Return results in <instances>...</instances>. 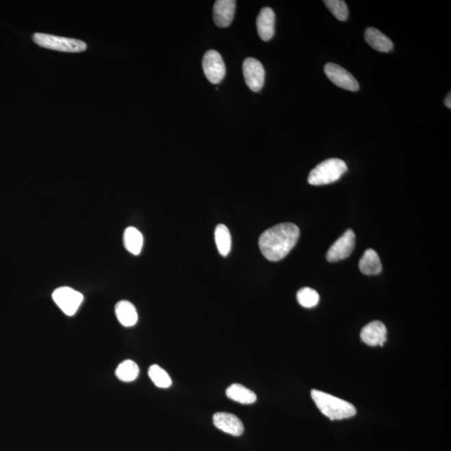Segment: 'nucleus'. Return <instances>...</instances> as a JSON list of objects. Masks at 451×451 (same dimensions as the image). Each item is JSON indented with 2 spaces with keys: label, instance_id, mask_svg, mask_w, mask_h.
<instances>
[{
  "label": "nucleus",
  "instance_id": "22",
  "mask_svg": "<svg viewBox=\"0 0 451 451\" xmlns=\"http://www.w3.org/2000/svg\"><path fill=\"white\" fill-rule=\"evenodd\" d=\"M297 299L299 305L305 308H313L320 302V295L310 287H303L298 292Z\"/></svg>",
  "mask_w": 451,
  "mask_h": 451
},
{
  "label": "nucleus",
  "instance_id": "17",
  "mask_svg": "<svg viewBox=\"0 0 451 451\" xmlns=\"http://www.w3.org/2000/svg\"><path fill=\"white\" fill-rule=\"evenodd\" d=\"M226 395L230 400L242 404H252L257 400L255 393L240 384L230 385L227 389Z\"/></svg>",
  "mask_w": 451,
  "mask_h": 451
},
{
  "label": "nucleus",
  "instance_id": "21",
  "mask_svg": "<svg viewBox=\"0 0 451 451\" xmlns=\"http://www.w3.org/2000/svg\"><path fill=\"white\" fill-rule=\"evenodd\" d=\"M149 377L158 388H169L172 384V378L168 372L159 365H153L149 368Z\"/></svg>",
  "mask_w": 451,
  "mask_h": 451
},
{
  "label": "nucleus",
  "instance_id": "5",
  "mask_svg": "<svg viewBox=\"0 0 451 451\" xmlns=\"http://www.w3.org/2000/svg\"><path fill=\"white\" fill-rule=\"evenodd\" d=\"M52 298L57 306L68 316H73L84 300V297L79 292L70 287H60L55 289Z\"/></svg>",
  "mask_w": 451,
  "mask_h": 451
},
{
  "label": "nucleus",
  "instance_id": "10",
  "mask_svg": "<svg viewBox=\"0 0 451 451\" xmlns=\"http://www.w3.org/2000/svg\"><path fill=\"white\" fill-rule=\"evenodd\" d=\"M214 424L218 430L233 437H240L244 432V424L241 420L230 413H216L214 416Z\"/></svg>",
  "mask_w": 451,
  "mask_h": 451
},
{
  "label": "nucleus",
  "instance_id": "20",
  "mask_svg": "<svg viewBox=\"0 0 451 451\" xmlns=\"http://www.w3.org/2000/svg\"><path fill=\"white\" fill-rule=\"evenodd\" d=\"M140 373L139 367L132 360H125L120 363L116 370V377L123 382H132L138 378Z\"/></svg>",
  "mask_w": 451,
  "mask_h": 451
},
{
  "label": "nucleus",
  "instance_id": "6",
  "mask_svg": "<svg viewBox=\"0 0 451 451\" xmlns=\"http://www.w3.org/2000/svg\"><path fill=\"white\" fill-rule=\"evenodd\" d=\"M203 68L205 75L212 84H218L225 77V64L218 51L211 50L205 54Z\"/></svg>",
  "mask_w": 451,
  "mask_h": 451
},
{
  "label": "nucleus",
  "instance_id": "1",
  "mask_svg": "<svg viewBox=\"0 0 451 451\" xmlns=\"http://www.w3.org/2000/svg\"><path fill=\"white\" fill-rule=\"evenodd\" d=\"M300 231L294 223H280L271 227L259 237L261 253L269 261L282 260L295 247Z\"/></svg>",
  "mask_w": 451,
  "mask_h": 451
},
{
  "label": "nucleus",
  "instance_id": "3",
  "mask_svg": "<svg viewBox=\"0 0 451 451\" xmlns=\"http://www.w3.org/2000/svg\"><path fill=\"white\" fill-rule=\"evenodd\" d=\"M346 163L338 158H331L320 163L311 170L308 177L310 185H323L335 183L347 172Z\"/></svg>",
  "mask_w": 451,
  "mask_h": 451
},
{
  "label": "nucleus",
  "instance_id": "11",
  "mask_svg": "<svg viewBox=\"0 0 451 451\" xmlns=\"http://www.w3.org/2000/svg\"><path fill=\"white\" fill-rule=\"evenodd\" d=\"M360 337L370 346H383L387 340V328L381 321H374L362 329Z\"/></svg>",
  "mask_w": 451,
  "mask_h": 451
},
{
  "label": "nucleus",
  "instance_id": "14",
  "mask_svg": "<svg viewBox=\"0 0 451 451\" xmlns=\"http://www.w3.org/2000/svg\"><path fill=\"white\" fill-rule=\"evenodd\" d=\"M365 39L371 47L378 52L387 53L394 48L392 40L375 28H368L365 30Z\"/></svg>",
  "mask_w": 451,
  "mask_h": 451
},
{
  "label": "nucleus",
  "instance_id": "4",
  "mask_svg": "<svg viewBox=\"0 0 451 451\" xmlns=\"http://www.w3.org/2000/svg\"><path fill=\"white\" fill-rule=\"evenodd\" d=\"M33 40L40 47L52 51L79 53L85 51L87 49L86 44L81 40L47 35V34H35Z\"/></svg>",
  "mask_w": 451,
  "mask_h": 451
},
{
  "label": "nucleus",
  "instance_id": "8",
  "mask_svg": "<svg viewBox=\"0 0 451 451\" xmlns=\"http://www.w3.org/2000/svg\"><path fill=\"white\" fill-rule=\"evenodd\" d=\"M246 84L254 92H259L263 88L265 81V70L259 60L248 58L242 64Z\"/></svg>",
  "mask_w": 451,
  "mask_h": 451
},
{
  "label": "nucleus",
  "instance_id": "9",
  "mask_svg": "<svg viewBox=\"0 0 451 451\" xmlns=\"http://www.w3.org/2000/svg\"><path fill=\"white\" fill-rule=\"evenodd\" d=\"M355 246V234L352 230H348L328 249L326 259L331 263L346 259L351 255Z\"/></svg>",
  "mask_w": 451,
  "mask_h": 451
},
{
  "label": "nucleus",
  "instance_id": "2",
  "mask_svg": "<svg viewBox=\"0 0 451 451\" xmlns=\"http://www.w3.org/2000/svg\"><path fill=\"white\" fill-rule=\"evenodd\" d=\"M311 396L318 409L332 420L351 418L356 415L354 405L346 400L316 389L312 390Z\"/></svg>",
  "mask_w": 451,
  "mask_h": 451
},
{
  "label": "nucleus",
  "instance_id": "19",
  "mask_svg": "<svg viewBox=\"0 0 451 451\" xmlns=\"http://www.w3.org/2000/svg\"><path fill=\"white\" fill-rule=\"evenodd\" d=\"M215 241L220 254L223 257L229 255L232 247V237L225 225L219 224L216 227Z\"/></svg>",
  "mask_w": 451,
  "mask_h": 451
},
{
  "label": "nucleus",
  "instance_id": "16",
  "mask_svg": "<svg viewBox=\"0 0 451 451\" xmlns=\"http://www.w3.org/2000/svg\"><path fill=\"white\" fill-rule=\"evenodd\" d=\"M360 271L365 275H376L382 271L380 256L373 249H368L363 253L359 263Z\"/></svg>",
  "mask_w": 451,
  "mask_h": 451
},
{
  "label": "nucleus",
  "instance_id": "12",
  "mask_svg": "<svg viewBox=\"0 0 451 451\" xmlns=\"http://www.w3.org/2000/svg\"><path fill=\"white\" fill-rule=\"evenodd\" d=\"M236 1L234 0H218L214 8V18L216 25L226 28L233 21Z\"/></svg>",
  "mask_w": 451,
  "mask_h": 451
},
{
  "label": "nucleus",
  "instance_id": "15",
  "mask_svg": "<svg viewBox=\"0 0 451 451\" xmlns=\"http://www.w3.org/2000/svg\"><path fill=\"white\" fill-rule=\"evenodd\" d=\"M116 315L125 327H132L138 321V313L131 302L123 300L116 305Z\"/></svg>",
  "mask_w": 451,
  "mask_h": 451
},
{
  "label": "nucleus",
  "instance_id": "18",
  "mask_svg": "<svg viewBox=\"0 0 451 451\" xmlns=\"http://www.w3.org/2000/svg\"><path fill=\"white\" fill-rule=\"evenodd\" d=\"M124 245L128 252L134 255L141 253L143 246V236L135 227H127L124 233Z\"/></svg>",
  "mask_w": 451,
  "mask_h": 451
},
{
  "label": "nucleus",
  "instance_id": "7",
  "mask_svg": "<svg viewBox=\"0 0 451 451\" xmlns=\"http://www.w3.org/2000/svg\"><path fill=\"white\" fill-rule=\"evenodd\" d=\"M324 72L327 77L340 88L357 92L359 89V82L356 79L343 67L333 63H328L324 66Z\"/></svg>",
  "mask_w": 451,
  "mask_h": 451
},
{
  "label": "nucleus",
  "instance_id": "13",
  "mask_svg": "<svg viewBox=\"0 0 451 451\" xmlns=\"http://www.w3.org/2000/svg\"><path fill=\"white\" fill-rule=\"evenodd\" d=\"M275 14L271 8H263L257 18V33L263 41L270 40L274 35Z\"/></svg>",
  "mask_w": 451,
  "mask_h": 451
},
{
  "label": "nucleus",
  "instance_id": "24",
  "mask_svg": "<svg viewBox=\"0 0 451 451\" xmlns=\"http://www.w3.org/2000/svg\"><path fill=\"white\" fill-rule=\"evenodd\" d=\"M445 105L449 109L451 108V94H450V92L448 94H447V96L446 97Z\"/></svg>",
  "mask_w": 451,
  "mask_h": 451
},
{
  "label": "nucleus",
  "instance_id": "23",
  "mask_svg": "<svg viewBox=\"0 0 451 451\" xmlns=\"http://www.w3.org/2000/svg\"><path fill=\"white\" fill-rule=\"evenodd\" d=\"M324 3L337 20L347 21L348 9L346 2L343 0H325Z\"/></svg>",
  "mask_w": 451,
  "mask_h": 451
}]
</instances>
